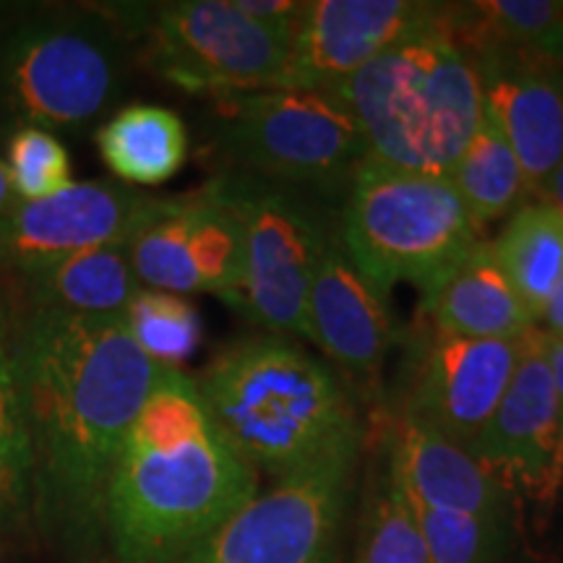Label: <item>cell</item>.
<instances>
[{"mask_svg":"<svg viewBox=\"0 0 563 563\" xmlns=\"http://www.w3.org/2000/svg\"><path fill=\"white\" fill-rule=\"evenodd\" d=\"M3 167L13 201H42L66 191L74 183L70 154L60 136L42 129H13L5 133Z\"/></svg>","mask_w":563,"mask_h":563,"instance_id":"obj_29","label":"cell"},{"mask_svg":"<svg viewBox=\"0 0 563 563\" xmlns=\"http://www.w3.org/2000/svg\"><path fill=\"white\" fill-rule=\"evenodd\" d=\"M443 26L462 53L506 51L563 66V0L446 3Z\"/></svg>","mask_w":563,"mask_h":563,"instance_id":"obj_22","label":"cell"},{"mask_svg":"<svg viewBox=\"0 0 563 563\" xmlns=\"http://www.w3.org/2000/svg\"><path fill=\"white\" fill-rule=\"evenodd\" d=\"M214 180L241 217L245 241L243 285L230 306L264 334L308 340V295L340 232V211L253 175L217 173Z\"/></svg>","mask_w":563,"mask_h":563,"instance_id":"obj_9","label":"cell"},{"mask_svg":"<svg viewBox=\"0 0 563 563\" xmlns=\"http://www.w3.org/2000/svg\"><path fill=\"white\" fill-rule=\"evenodd\" d=\"M545 352H548V368H551L555 399H559L561 428H563V336H551V334H548Z\"/></svg>","mask_w":563,"mask_h":563,"instance_id":"obj_31","label":"cell"},{"mask_svg":"<svg viewBox=\"0 0 563 563\" xmlns=\"http://www.w3.org/2000/svg\"><path fill=\"white\" fill-rule=\"evenodd\" d=\"M485 110L509 139L527 194L534 196L563 159V66L506 51L464 53Z\"/></svg>","mask_w":563,"mask_h":563,"instance_id":"obj_17","label":"cell"},{"mask_svg":"<svg viewBox=\"0 0 563 563\" xmlns=\"http://www.w3.org/2000/svg\"><path fill=\"white\" fill-rule=\"evenodd\" d=\"M449 180L460 191L477 228L517 211L530 196L517 154L485 104L481 125L467 150L456 159L454 170L449 173Z\"/></svg>","mask_w":563,"mask_h":563,"instance_id":"obj_24","label":"cell"},{"mask_svg":"<svg viewBox=\"0 0 563 563\" xmlns=\"http://www.w3.org/2000/svg\"><path fill=\"white\" fill-rule=\"evenodd\" d=\"M235 5L272 37L292 47L308 3H298V0H235Z\"/></svg>","mask_w":563,"mask_h":563,"instance_id":"obj_30","label":"cell"},{"mask_svg":"<svg viewBox=\"0 0 563 563\" xmlns=\"http://www.w3.org/2000/svg\"><path fill=\"white\" fill-rule=\"evenodd\" d=\"M95 141L108 170L131 188L162 186L175 178L191 146L183 118L159 104H129L112 112Z\"/></svg>","mask_w":563,"mask_h":563,"instance_id":"obj_21","label":"cell"},{"mask_svg":"<svg viewBox=\"0 0 563 563\" xmlns=\"http://www.w3.org/2000/svg\"><path fill=\"white\" fill-rule=\"evenodd\" d=\"M121 321L136 347L159 368L183 371L203 336L199 308L186 295L152 290V287H141L133 295L123 308Z\"/></svg>","mask_w":563,"mask_h":563,"instance_id":"obj_26","label":"cell"},{"mask_svg":"<svg viewBox=\"0 0 563 563\" xmlns=\"http://www.w3.org/2000/svg\"><path fill=\"white\" fill-rule=\"evenodd\" d=\"M256 493L194 376L162 368L112 464L104 543L115 563H178Z\"/></svg>","mask_w":563,"mask_h":563,"instance_id":"obj_2","label":"cell"},{"mask_svg":"<svg viewBox=\"0 0 563 563\" xmlns=\"http://www.w3.org/2000/svg\"><path fill=\"white\" fill-rule=\"evenodd\" d=\"M332 95L355 118L368 159L407 173L449 178L483 118L481 81L443 13Z\"/></svg>","mask_w":563,"mask_h":563,"instance_id":"obj_4","label":"cell"},{"mask_svg":"<svg viewBox=\"0 0 563 563\" xmlns=\"http://www.w3.org/2000/svg\"><path fill=\"white\" fill-rule=\"evenodd\" d=\"M441 13L443 3L426 0H308L285 89L332 95L397 42L435 24Z\"/></svg>","mask_w":563,"mask_h":563,"instance_id":"obj_16","label":"cell"},{"mask_svg":"<svg viewBox=\"0 0 563 563\" xmlns=\"http://www.w3.org/2000/svg\"><path fill=\"white\" fill-rule=\"evenodd\" d=\"M131 51L162 81L209 100L285 89L290 47L262 30L235 0L102 3Z\"/></svg>","mask_w":563,"mask_h":563,"instance_id":"obj_8","label":"cell"},{"mask_svg":"<svg viewBox=\"0 0 563 563\" xmlns=\"http://www.w3.org/2000/svg\"><path fill=\"white\" fill-rule=\"evenodd\" d=\"M308 340L319 344L357 402L376 412L384 405V365L402 340L386 292L352 264L340 232L323 253L308 295Z\"/></svg>","mask_w":563,"mask_h":563,"instance_id":"obj_15","label":"cell"},{"mask_svg":"<svg viewBox=\"0 0 563 563\" xmlns=\"http://www.w3.org/2000/svg\"><path fill=\"white\" fill-rule=\"evenodd\" d=\"M399 344V384L382 407L470 449L511 384L519 340H470L418 313Z\"/></svg>","mask_w":563,"mask_h":563,"instance_id":"obj_11","label":"cell"},{"mask_svg":"<svg viewBox=\"0 0 563 563\" xmlns=\"http://www.w3.org/2000/svg\"><path fill=\"white\" fill-rule=\"evenodd\" d=\"M32 514V452L16 363V323L0 292V525L13 527Z\"/></svg>","mask_w":563,"mask_h":563,"instance_id":"obj_25","label":"cell"},{"mask_svg":"<svg viewBox=\"0 0 563 563\" xmlns=\"http://www.w3.org/2000/svg\"><path fill=\"white\" fill-rule=\"evenodd\" d=\"M361 452L274 481L178 563H340V532Z\"/></svg>","mask_w":563,"mask_h":563,"instance_id":"obj_10","label":"cell"},{"mask_svg":"<svg viewBox=\"0 0 563 563\" xmlns=\"http://www.w3.org/2000/svg\"><path fill=\"white\" fill-rule=\"evenodd\" d=\"M165 196L115 178L74 180L42 201H13L0 211V269L13 274L95 245L131 243L159 214Z\"/></svg>","mask_w":563,"mask_h":563,"instance_id":"obj_14","label":"cell"},{"mask_svg":"<svg viewBox=\"0 0 563 563\" xmlns=\"http://www.w3.org/2000/svg\"><path fill=\"white\" fill-rule=\"evenodd\" d=\"M352 563H428L410 504L386 467L365 509L361 543Z\"/></svg>","mask_w":563,"mask_h":563,"instance_id":"obj_28","label":"cell"},{"mask_svg":"<svg viewBox=\"0 0 563 563\" xmlns=\"http://www.w3.org/2000/svg\"><path fill=\"white\" fill-rule=\"evenodd\" d=\"M203 139L220 173L298 188L332 207L344 201L368 146L334 95L262 89L217 97L203 112Z\"/></svg>","mask_w":563,"mask_h":563,"instance_id":"obj_6","label":"cell"},{"mask_svg":"<svg viewBox=\"0 0 563 563\" xmlns=\"http://www.w3.org/2000/svg\"><path fill=\"white\" fill-rule=\"evenodd\" d=\"M141 287L175 295H217L230 306L245 269L243 224L222 188L165 196L159 214L129 243Z\"/></svg>","mask_w":563,"mask_h":563,"instance_id":"obj_12","label":"cell"},{"mask_svg":"<svg viewBox=\"0 0 563 563\" xmlns=\"http://www.w3.org/2000/svg\"><path fill=\"white\" fill-rule=\"evenodd\" d=\"M545 342L540 327L519 340L511 384L467 449L517 504H553L563 483V428Z\"/></svg>","mask_w":563,"mask_h":563,"instance_id":"obj_13","label":"cell"},{"mask_svg":"<svg viewBox=\"0 0 563 563\" xmlns=\"http://www.w3.org/2000/svg\"><path fill=\"white\" fill-rule=\"evenodd\" d=\"M420 313L443 332L470 340L514 342L538 327L488 241H477L433 292L422 295Z\"/></svg>","mask_w":563,"mask_h":563,"instance_id":"obj_19","label":"cell"},{"mask_svg":"<svg viewBox=\"0 0 563 563\" xmlns=\"http://www.w3.org/2000/svg\"><path fill=\"white\" fill-rule=\"evenodd\" d=\"M534 201H543L563 220V159L555 165V170L548 175V180L534 194Z\"/></svg>","mask_w":563,"mask_h":563,"instance_id":"obj_32","label":"cell"},{"mask_svg":"<svg viewBox=\"0 0 563 563\" xmlns=\"http://www.w3.org/2000/svg\"><path fill=\"white\" fill-rule=\"evenodd\" d=\"M538 327L551 336H563V282L555 287V292L548 300L543 316H540Z\"/></svg>","mask_w":563,"mask_h":563,"instance_id":"obj_33","label":"cell"},{"mask_svg":"<svg viewBox=\"0 0 563 563\" xmlns=\"http://www.w3.org/2000/svg\"><path fill=\"white\" fill-rule=\"evenodd\" d=\"M407 498V496H405ZM410 504L428 563H501L517 543V517H477Z\"/></svg>","mask_w":563,"mask_h":563,"instance_id":"obj_27","label":"cell"},{"mask_svg":"<svg viewBox=\"0 0 563 563\" xmlns=\"http://www.w3.org/2000/svg\"><path fill=\"white\" fill-rule=\"evenodd\" d=\"M13 203V194H11V186H9V175H5V167H3V159H0V211H5Z\"/></svg>","mask_w":563,"mask_h":563,"instance_id":"obj_34","label":"cell"},{"mask_svg":"<svg viewBox=\"0 0 563 563\" xmlns=\"http://www.w3.org/2000/svg\"><path fill=\"white\" fill-rule=\"evenodd\" d=\"M30 311L76 316H121L141 282L129 243L95 245L16 274Z\"/></svg>","mask_w":563,"mask_h":563,"instance_id":"obj_20","label":"cell"},{"mask_svg":"<svg viewBox=\"0 0 563 563\" xmlns=\"http://www.w3.org/2000/svg\"><path fill=\"white\" fill-rule=\"evenodd\" d=\"M386 470L415 504L477 517H517V501L467 449L386 407L373 412Z\"/></svg>","mask_w":563,"mask_h":563,"instance_id":"obj_18","label":"cell"},{"mask_svg":"<svg viewBox=\"0 0 563 563\" xmlns=\"http://www.w3.org/2000/svg\"><path fill=\"white\" fill-rule=\"evenodd\" d=\"M194 382L232 449L274 481L363 452L361 402L292 336L262 332L230 342Z\"/></svg>","mask_w":563,"mask_h":563,"instance_id":"obj_3","label":"cell"},{"mask_svg":"<svg viewBox=\"0 0 563 563\" xmlns=\"http://www.w3.org/2000/svg\"><path fill=\"white\" fill-rule=\"evenodd\" d=\"M129 42L100 5L45 9L0 26V129L79 133L121 100Z\"/></svg>","mask_w":563,"mask_h":563,"instance_id":"obj_5","label":"cell"},{"mask_svg":"<svg viewBox=\"0 0 563 563\" xmlns=\"http://www.w3.org/2000/svg\"><path fill=\"white\" fill-rule=\"evenodd\" d=\"M477 241L481 228L443 175L365 159L340 209L344 253L384 292L397 282L433 292Z\"/></svg>","mask_w":563,"mask_h":563,"instance_id":"obj_7","label":"cell"},{"mask_svg":"<svg viewBox=\"0 0 563 563\" xmlns=\"http://www.w3.org/2000/svg\"><path fill=\"white\" fill-rule=\"evenodd\" d=\"M490 245L514 290L540 321L563 282V220L543 201H525Z\"/></svg>","mask_w":563,"mask_h":563,"instance_id":"obj_23","label":"cell"},{"mask_svg":"<svg viewBox=\"0 0 563 563\" xmlns=\"http://www.w3.org/2000/svg\"><path fill=\"white\" fill-rule=\"evenodd\" d=\"M16 363L32 452V514L70 559L104 543V493L125 433L162 368L121 316L30 311Z\"/></svg>","mask_w":563,"mask_h":563,"instance_id":"obj_1","label":"cell"}]
</instances>
